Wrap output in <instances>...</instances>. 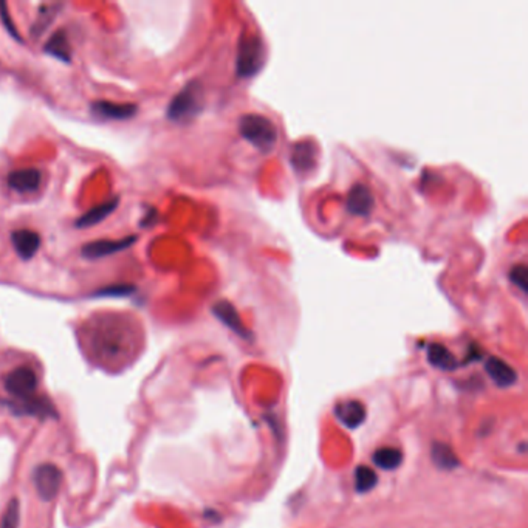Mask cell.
I'll return each instance as SVG.
<instances>
[{
  "mask_svg": "<svg viewBox=\"0 0 528 528\" xmlns=\"http://www.w3.org/2000/svg\"><path fill=\"white\" fill-rule=\"evenodd\" d=\"M239 132L242 138L261 152H270L277 141V129L273 121L259 113H247L242 116Z\"/></svg>",
  "mask_w": 528,
  "mask_h": 528,
  "instance_id": "6da1fadb",
  "label": "cell"
},
{
  "mask_svg": "<svg viewBox=\"0 0 528 528\" xmlns=\"http://www.w3.org/2000/svg\"><path fill=\"white\" fill-rule=\"evenodd\" d=\"M202 109H203V88L200 83L191 81L190 84L185 86L180 93H177L174 96V100L169 104L167 118L177 123H185L199 115Z\"/></svg>",
  "mask_w": 528,
  "mask_h": 528,
  "instance_id": "7a4b0ae2",
  "label": "cell"
},
{
  "mask_svg": "<svg viewBox=\"0 0 528 528\" xmlns=\"http://www.w3.org/2000/svg\"><path fill=\"white\" fill-rule=\"evenodd\" d=\"M39 378L34 369L29 366H19V368L8 372L4 377V389L10 395L4 401H25L38 395Z\"/></svg>",
  "mask_w": 528,
  "mask_h": 528,
  "instance_id": "3957f363",
  "label": "cell"
},
{
  "mask_svg": "<svg viewBox=\"0 0 528 528\" xmlns=\"http://www.w3.org/2000/svg\"><path fill=\"white\" fill-rule=\"evenodd\" d=\"M265 50L261 38L256 34H244L239 42L237 75L249 78L256 75L264 66Z\"/></svg>",
  "mask_w": 528,
  "mask_h": 528,
  "instance_id": "277c9868",
  "label": "cell"
},
{
  "mask_svg": "<svg viewBox=\"0 0 528 528\" xmlns=\"http://www.w3.org/2000/svg\"><path fill=\"white\" fill-rule=\"evenodd\" d=\"M62 480H64V476H62V471L55 463H42L33 471L36 493L43 502H50L58 496Z\"/></svg>",
  "mask_w": 528,
  "mask_h": 528,
  "instance_id": "5b68a950",
  "label": "cell"
},
{
  "mask_svg": "<svg viewBox=\"0 0 528 528\" xmlns=\"http://www.w3.org/2000/svg\"><path fill=\"white\" fill-rule=\"evenodd\" d=\"M4 405L16 417H33V418H39V420L59 417L55 405H53V401H50L47 397H42V395H36L30 400L17 401V403L4 401Z\"/></svg>",
  "mask_w": 528,
  "mask_h": 528,
  "instance_id": "8992f818",
  "label": "cell"
},
{
  "mask_svg": "<svg viewBox=\"0 0 528 528\" xmlns=\"http://www.w3.org/2000/svg\"><path fill=\"white\" fill-rule=\"evenodd\" d=\"M137 236H128L124 239L112 240V239H101L86 244L81 249V256L88 259V261H96V259H103L107 256H112L115 253L124 252V249L130 248L137 242Z\"/></svg>",
  "mask_w": 528,
  "mask_h": 528,
  "instance_id": "52a82bcc",
  "label": "cell"
},
{
  "mask_svg": "<svg viewBox=\"0 0 528 528\" xmlns=\"http://www.w3.org/2000/svg\"><path fill=\"white\" fill-rule=\"evenodd\" d=\"M41 182H42V174L41 171H38V169H34V167L13 171L8 174V178H6L8 186H10L13 191L21 192V194L36 192L39 190Z\"/></svg>",
  "mask_w": 528,
  "mask_h": 528,
  "instance_id": "ba28073f",
  "label": "cell"
},
{
  "mask_svg": "<svg viewBox=\"0 0 528 528\" xmlns=\"http://www.w3.org/2000/svg\"><path fill=\"white\" fill-rule=\"evenodd\" d=\"M11 244L17 256L24 261H30L39 252L41 236L31 229H16L11 232Z\"/></svg>",
  "mask_w": 528,
  "mask_h": 528,
  "instance_id": "9c48e42d",
  "label": "cell"
},
{
  "mask_svg": "<svg viewBox=\"0 0 528 528\" xmlns=\"http://www.w3.org/2000/svg\"><path fill=\"white\" fill-rule=\"evenodd\" d=\"M373 195L368 186L355 185L347 197V209L353 216L366 217L369 216L373 209Z\"/></svg>",
  "mask_w": 528,
  "mask_h": 528,
  "instance_id": "30bf717a",
  "label": "cell"
},
{
  "mask_svg": "<svg viewBox=\"0 0 528 528\" xmlns=\"http://www.w3.org/2000/svg\"><path fill=\"white\" fill-rule=\"evenodd\" d=\"M90 109L95 115L103 116V118L109 120H129L132 116H135L138 112V107L135 104H118L112 101H95L92 103Z\"/></svg>",
  "mask_w": 528,
  "mask_h": 528,
  "instance_id": "8fae6325",
  "label": "cell"
},
{
  "mask_svg": "<svg viewBox=\"0 0 528 528\" xmlns=\"http://www.w3.org/2000/svg\"><path fill=\"white\" fill-rule=\"evenodd\" d=\"M336 418L348 429H356L361 426L366 420V408L361 401L348 400L339 403L335 409Z\"/></svg>",
  "mask_w": 528,
  "mask_h": 528,
  "instance_id": "7c38bea8",
  "label": "cell"
},
{
  "mask_svg": "<svg viewBox=\"0 0 528 528\" xmlns=\"http://www.w3.org/2000/svg\"><path fill=\"white\" fill-rule=\"evenodd\" d=\"M485 371L490 375V378L493 380L499 388L513 386L517 380V375L512 366L496 356L488 358L485 363Z\"/></svg>",
  "mask_w": 528,
  "mask_h": 528,
  "instance_id": "4fadbf2b",
  "label": "cell"
},
{
  "mask_svg": "<svg viewBox=\"0 0 528 528\" xmlns=\"http://www.w3.org/2000/svg\"><path fill=\"white\" fill-rule=\"evenodd\" d=\"M212 313L223 322V324H225L228 328H231L232 332H236L239 336H244V338L249 336L248 330L244 326V322L240 321L237 310L228 301H219L217 304H214Z\"/></svg>",
  "mask_w": 528,
  "mask_h": 528,
  "instance_id": "5bb4252c",
  "label": "cell"
},
{
  "mask_svg": "<svg viewBox=\"0 0 528 528\" xmlns=\"http://www.w3.org/2000/svg\"><path fill=\"white\" fill-rule=\"evenodd\" d=\"M120 205V199L118 197H113L112 200L109 202H104L101 205H98V207L92 208L90 211H87L86 214H83L76 222H75V227L76 228H88V227H95L98 225V223L103 222L104 219H107L110 216V214L118 208Z\"/></svg>",
  "mask_w": 528,
  "mask_h": 528,
  "instance_id": "9a60e30c",
  "label": "cell"
},
{
  "mask_svg": "<svg viewBox=\"0 0 528 528\" xmlns=\"http://www.w3.org/2000/svg\"><path fill=\"white\" fill-rule=\"evenodd\" d=\"M316 147L310 141L296 143L291 147V165L298 172H307L315 166Z\"/></svg>",
  "mask_w": 528,
  "mask_h": 528,
  "instance_id": "2e32d148",
  "label": "cell"
},
{
  "mask_svg": "<svg viewBox=\"0 0 528 528\" xmlns=\"http://www.w3.org/2000/svg\"><path fill=\"white\" fill-rule=\"evenodd\" d=\"M43 51L47 55H51L53 58H56L62 62H70L71 59V50H70V43L68 38L64 30H58L56 33L51 34V38L47 41L46 47H43Z\"/></svg>",
  "mask_w": 528,
  "mask_h": 528,
  "instance_id": "e0dca14e",
  "label": "cell"
},
{
  "mask_svg": "<svg viewBox=\"0 0 528 528\" xmlns=\"http://www.w3.org/2000/svg\"><path fill=\"white\" fill-rule=\"evenodd\" d=\"M428 361L431 363L434 368L442 369V371H454L455 368H457V361H455L454 355L443 344H437V343L429 344Z\"/></svg>",
  "mask_w": 528,
  "mask_h": 528,
  "instance_id": "ac0fdd59",
  "label": "cell"
},
{
  "mask_svg": "<svg viewBox=\"0 0 528 528\" xmlns=\"http://www.w3.org/2000/svg\"><path fill=\"white\" fill-rule=\"evenodd\" d=\"M403 462V454L397 448H390V446H384V448H380L375 451L373 454V463L377 465L378 468L392 471L397 470Z\"/></svg>",
  "mask_w": 528,
  "mask_h": 528,
  "instance_id": "d6986e66",
  "label": "cell"
},
{
  "mask_svg": "<svg viewBox=\"0 0 528 528\" xmlns=\"http://www.w3.org/2000/svg\"><path fill=\"white\" fill-rule=\"evenodd\" d=\"M433 462L440 470H454L459 467V459L450 445L434 443L433 446Z\"/></svg>",
  "mask_w": 528,
  "mask_h": 528,
  "instance_id": "ffe728a7",
  "label": "cell"
},
{
  "mask_svg": "<svg viewBox=\"0 0 528 528\" xmlns=\"http://www.w3.org/2000/svg\"><path fill=\"white\" fill-rule=\"evenodd\" d=\"M62 5H42L39 8V16H38V21L34 22L33 29H31V34L34 36V38H38V36H41L43 31H46L48 29V25H51V22L56 19L58 16V11L61 10Z\"/></svg>",
  "mask_w": 528,
  "mask_h": 528,
  "instance_id": "44dd1931",
  "label": "cell"
},
{
  "mask_svg": "<svg viewBox=\"0 0 528 528\" xmlns=\"http://www.w3.org/2000/svg\"><path fill=\"white\" fill-rule=\"evenodd\" d=\"M377 483L378 477L372 468L360 465V467L355 470V490L358 493H368V491L375 488Z\"/></svg>",
  "mask_w": 528,
  "mask_h": 528,
  "instance_id": "7402d4cb",
  "label": "cell"
},
{
  "mask_svg": "<svg viewBox=\"0 0 528 528\" xmlns=\"http://www.w3.org/2000/svg\"><path fill=\"white\" fill-rule=\"evenodd\" d=\"M21 525V504L19 499H11L5 513L0 517V528H19Z\"/></svg>",
  "mask_w": 528,
  "mask_h": 528,
  "instance_id": "603a6c76",
  "label": "cell"
},
{
  "mask_svg": "<svg viewBox=\"0 0 528 528\" xmlns=\"http://www.w3.org/2000/svg\"><path fill=\"white\" fill-rule=\"evenodd\" d=\"M135 287L130 284H120V285H109L103 290L96 291V296H107V298H123L129 296V294L135 293Z\"/></svg>",
  "mask_w": 528,
  "mask_h": 528,
  "instance_id": "cb8c5ba5",
  "label": "cell"
},
{
  "mask_svg": "<svg viewBox=\"0 0 528 528\" xmlns=\"http://www.w3.org/2000/svg\"><path fill=\"white\" fill-rule=\"evenodd\" d=\"M509 279L514 285H517L522 291H527V268L525 265L513 266L512 273H509Z\"/></svg>",
  "mask_w": 528,
  "mask_h": 528,
  "instance_id": "d4e9b609",
  "label": "cell"
},
{
  "mask_svg": "<svg viewBox=\"0 0 528 528\" xmlns=\"http://www.w3.org/2000/svg\"><path fill=\"white\" fill-rule=\"evenodd\" d=\"M0 19H2V24L5 25L6 31L10 33L16 41H21V34L17 33L16 26L13 25V21H11V17H10V13H8L6 4H0Z\"/></svg>",
  "mask_w": 528,
  "mask_h": 528,
  "instance_id": "484cf974",
  "label": "cell"
},
{
  "mask_svg": "<svg viewBox=\"0 0 528 528\" xmlns=\"http://www.w3.org/2000/svg\"><path fill=\"white\" fill-rule=\"evenodd\" d=\"M155 214H157V212H155V209H149V211L146 212V217L141 220V227H149V225H150V223H152V222H154Z\"/></svg>",
  "mask_w": 528,
  "mask_h": 528,
  "instance_id": "4316f807",
  "label": "cell"
}]
</instances>
